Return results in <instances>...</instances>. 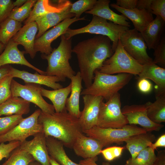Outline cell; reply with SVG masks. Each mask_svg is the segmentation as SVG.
Returning <instances> with one entry per match:
<instances>
[{
  "label": "cell",
  "instance_id": "cell-20",
  "mask_svg": "<svg viewBox=\"0 0 165 165\" xmlns=\"http://www.w3.org/2000/svg\"><path fill=\"white\" fill-rule=\"evenodd\" d=\"M110 6L122 13L132 22L134 29L141 33L144 31L154 19L152 14L147 10L137 8L126 9L120 7L115 3Z\"/></svg>",
  "mask_w": 165,
  "mask_h": 165
},
{
  "label": "cell",
  "instance_id": "cell-21",
  "mask_svg": "<svg viewBox=\"0 0 165 165\" xmlns=\"http://www.w3.org/2000/svg\"><path fill=\"white\" fill-rule=\"evenodd\" d=\"M72 4L59 12L49 13L38 17L35 21L38 28L35 39L39 38L49 29L65 19L75 17V14L70 12Z\"/></svg>",
  "mask_w": 165,
  "mask_h": 165
},
{
  "label": "cell",
  "instance_id": "cell-18",
  "mask_svg": "<svg viewBox=\"0 0 165 165\" xmlns=\"http://www.w3.org/2000/svg\"><path fill=\"white\" fill-rule=\"evenodd\" d=\"M38 28L35 21L24 24L11 39L15 42L22 45L25 53L28 54L32 59L36 53L34 50V44Z\"/></svg>",
  "mask_w": 165,
  "mask_h": 165
},
{
  "label": "cell",
  "instance_id": "cell-35",
  "mask_svg": "<svg viewBox=\"0 0 165 165\" xmlns=\"http://www.w3.org/2000/svg\"><path fill=\"white\" fill-rule=\"evenodd\" d=\"M36 1V0H28L22 6L14 8L8 18L22 23L28 18Z\"/></svg>",
  "mask_w": 165,
  "mask_h": 165
},
{
  "label": "cell",
  "instance_id": "cell-15",
  "mask_svg": "<svg viewBox=\"0 0 165 165\" xmlns=\"http://www.w3.org/2000/svg\"><path fill=\"white\" fill-rule=\"evenodd\" d=\"M30 141L20 143V146L26 150L35 160L42 165H51L46 143V137L43 131L38 133Z\"/></svg>",
  "mask_w": 165,
  "mask_h": 165
},
{
  "label": "cell",
  "instance_id": "cell-44",
  "mask_svg": "<svg viewBox=\"0 0 165 165\" xmlns=\"http://www.w3.org/2000/svg\"><path fill=\"white\" fill-rule=\"evenodd\" d=\"M138 0H117L116 4L121 8L131 9L136 8Z\"/></svg>",
  "mask_w": 165,
  "mask_h": 165
},
{
  "label": "cell",
  "instance_id": "cell-28",
  "mask_svg": "<svg viewBox=\"0 0 165 165\" xmlns=\"http://www.w3.org/2000/svg\"><path fill=\"white\" fill-rule=\"evenodd\" d=\"M30 103L21 97L11 96L0 105V117L27 114L30 111Z\"/></svg>",
  "mask_w": 165,
  "mask_h": 165
},
{
  "label": "cell",
  "instance_id": "cell-42",
  "mask_svg": "<svg viewBox=\"0 0 165 165\" xmlns=\"http://www.w3.org/2000/svg\"><path fill=\"white\" fill-rule=\"evenodd\" d=\"M150 9L152 14L160 16L165 21V0H152Z\"/></svg>",
  "mask_w": 165,
  "mask_h": 165
},
{
  "label": "cell",
  "instance_id": "cell-24",
  "mask_svg": "<svg viewBox=\"0 0 165 165\" xmlns=\"http://www.w3.org/2000/svg\"><path fill=\"white\" fill-rule=\"evenodd\" d=\"M71 90L70 97L67 98L65 106L67 112L75 117L79 119L81 111L79 100L82 89V79L79 71L71 78Z\"/></svg>",
  "mask_w": 165,
  "mask_h": 165
},
{
  "label": "cell",
  "instance_id": "cell-30",
  "mask_svg": "<svg viewBox=\"0 0 165 165\" xmlns=\"http://www.w3.org/2000/svg\"><path fill=\"white\" fill-rule=\"evenodd\" d=\"M46 143L50 157L60 165H79L67 155L62 142L51 137H46Z\"/></svg>",
  "mask_w": 165,
  "mask_h": 165
},
{
  "label": "cell",
  "instance_id": "cell-11",
  "mask_svg": "<svg viewBox=\"0 0 165 165\" xmlns=\"http://www.w3.org/2000/svg\"><path fill=\"white\" fill-rule=\"evenodd\" d=\"M41 111L40 109L35 110L31 115L24 118L9 132L0 136V143L13 141L21 143L29 137L42 132V126L38 122Z\"/></svg>",
  "mask_w": 165,
  "mask_h": 165
},
{
  "label": "cell",
  "instance_id": "cell-38",
  "mask_svg": "<svg viewBox=\"0 0 165 165\" xmlns=\"http://www.w3.org/2000/svg\"><path fill=\"white\" fill-rule=\"evenodd\" d=\"M13 79L11 75H9L0 81V105L12 96L10 87Z\"/></svg>",
  "mask_w": 165,
  "mask_h": 165
},
{
  "label": "cell",
  "instance_id": "cell-13",
  "mask_svg": "<svg viewBox=\"0 0 165 165\" xmlns=\"http://www.w3.org/2000/svg\"><path fill=\"white\" fill-rule=\"evenodd\" d=\"M148 102L142 105H126L121 110L123 114L127 118L130 124L140 125L147 132L158 131L164 126L155 123L147 116Z\"/></svg>",
  "mask_w": 165,
  "mask_h": 165
},
{
  "label": "cell",
  "instance_id": "cell-49",
  "mask_svg": "<svg viewBox=\"0 0 165 165\" xmlns=\"http://www.w3.org/2000/svg\"><path fill=\"white\" fill-rule=\"evenodd\" d=\"M105 159L108 161H111L115 159L110 147L102 150L100 152Z\"/></svg>",
  "mask_w": 165,
  "mask_h": 165
},
{
  "label": "cell",
  "instance_id": "cell-23",
  "mask_svg": "<svg viewBox=\"0 0 165 165\" xmlns=\"http://www.w3.org/2000/svg\"><path fill=\"white\" fill-rule=\"evenodd\" d=\"M138 75V79H149L155 82L156 97L165 94V68L153 63L145 64Z\"/></svg>",
  "mask_w": 165,
  "mask_h": 165
},
{
  "label": "cell",
  "instance_id": "cell-14",
  "mask_svg": "<svg viewBox=\"0 0 165 165\" xmlns=\"http://www.w3.org/2000/svg\"><path fill=\"white\" fill-rule=\"evenodd\" d=\"M82 99L84 108L79 119L83 131L97 126L104 99L101 96L89 94L83 95Z\"/></svg>",
  "mask_w": 165,
  "mask_h": 165
},
{
  "label": "cell",
  "instance_id": "cell-1",
  "mask_svg": "<svg viewBox=\"0 0 165 165\" xmlns=\"http://www.w3.org/2000/svg\"><path fill=\"white\" fill-rule=\"evenodd\" d=\"M111 42L108 37L98 35L79 42L72 49L86 88L92 83L95 71L114 53Z\"/></svg>",
  "mask_w": 165,
  "mask_h": 165
},
{
  "label": "cell",
  "instance_id": "cell-54",
  "mask_svg": "<svg viewBox=\"0 0 165 165\" xmlns=\"http://www.w3.org/2000/svg\"><path fill=\"white\" fill-rule=\"evenodd\" d=\"M50 161L51 165H60L50 157Z\"/></svg>",
  "mask_w": 165,
  "mask_h": 165
},
{
  "label": "cell",
  "instance_id": "cell-19",
  "mask_svg": "<svg viewBox=\"0 0 165 165\" xmlns=\"http://www.w3.org/2000/svg\"><path fill=\"white\" fill-rule=\"evenodd\" d=\"M103 147L98 140L83 133L77 138L72 148L77 156L86 159L97 156Z\"/></svg>",
  "mask_w": 165,
  "mask_h": 165
},
{
  "label": "cell",
  "instance_id": "cell-17",
  "mask_svg": "<svg viewBox=\"0 0 165 165\" xmlns=\"http://www.w3.org/2000/svg\"><path fill=\"white\" fill-rule=\"evenodd\" d=\"M18 44L10 40L6 45L4 51L0 55V68L10 64L24 65L32 69L41 75H46L43 71L30 63L24 56V51H21Z\"/></svg>",
  "mask_w": 165,
  "mask_h": 165
},
{
  "label": "cell",
  "instance_id": "cell-5",
  "mask_svg": "<svg viewBox=\"0 0 165 165\" xmlns=\"http://www.w3.org/2000/svg\"><path fill=\"white\" fill-rule=\"evenodd\" d=\"M129 28L115 24L100 17L93 15L90 22L87 25L78 29L69 28L64 34L67 39L79 34L87 33L106 36L112 42V46L114 52L116 49L119 38L124 31Z\"/></svg>",
  "mask_w": 165,
  "mask_h": 165
},
{
  "label": "cell",
  "instance_id": "cell-37",
  "mask_svg": "<svg viewBox=\"0 0 165 165\" xmlns=\"http://www.w3.org/2000/svg\"><path fill=\"white\" fill-rule=\"evenodd\" d=\"M96 0H79L72 4L70 12L74 14L77 18H79L81 14L90 10L97 2Z\"/></svg>",
  "mask_w": 165,
  "mask_h": 165
},
{
  "label": "cell",
  "instance_id": "cell-22",
  "mask_svg": "<svg viewBox=\"0 0 165 165\" xmlns=\"http://www.w3.org/2000/svg\"><path fill=\"white\" fill-rule=\"evenodd\" d=\"M110 2L109 0L97 1L92 9L85 13L100 17L115 24L129 28L130 25L127 21L128 19L123 15L117 14L112 10L109 7Z\"/></svg>",
  "mask_w": 165,
  "mask_h": 165
},
{
  "label": "cell",
  "instance_id": "cell-53",
  "mask_svg": "<svg viewBox=\"0 0 165 165\" xmlns=\"http://www.w3.org/2000/svg\"><path fill=\"white\" fill-rule=\"evenodd\" d=\"M28 165H42L38 162L34 160L30 162Z\"/></svg>",
  "mask_w": 165,
  "mask_h": 165
},
{
  "label": "cell",
  "instance_id": "cell-12",
  "mask_svg": "<svg viewBox=\"0 0 165 165\" xmlns=\"http://www.w3.org/2000/svg\"><path fill=\"white\" fill-rule=\"evenodd\" d=\"M86 20L85 16L79 18L75 17L67 18L46 31L39 38L35 39L34 44L35 52L36 53L40 52L42 54L47 55L50 54L53 50L51 44L54 40L64 34L73 23L80 20Z\"/></svg>",
  "mask_w": 165,
  "mask_h": 165
},
{
  "label": "cell",
  "instance_id": "cell-36",
  "mask_svg": "<svg viewBox=\"0 0 165 165\" xmlns=\"http://www.w3.org/2000/svg\"><path fill=\"white\" fill-rule=\"evenodd\" d=\"M23 119V116L20 115L0 117V136L9 132Z\"/></svg>",
  "mask_w": 165,
  "mask_h": 165
},
{
  "label": "cell",
  "instance_id": "cell-33",
  "mask_svg": "<svg viewBox=\"0 0 165 165\" xmlns=\"http://www.w3.org/2000/svg\"><path fill=\"white\" fill-rule=\"evenodd\" d=\"M34 160L33 156L20 145L1 165H28Z\"/></svg>",
  "mask_w": 165,
  "mask_h": 165
},
{
  "label": "cell",
  "instance_id": "cell-39",
  "mask_svg": "<svg viewBox=\"0 0 165 165\" xmlns=\"http://www.w3.org/2000/svg\"><path fill=\"white\" fill-rule=\"evenodd\" d=\"M154 58L153 62L158 66L165 68V37L163 35L158 45L154 49Z\"/></svg>",
  "mask_w": 165,
  "mask_h": 165
},
{
  "label": "cell",
  "instance_id": "cell-6",
  "mask_svg": "<svg viewBox=\"0 0 165 165\" xmlns=\"http://www.w3.org/2000/svg\"><path fill=\"white\" fill-rule=\"evenodd\" d=\"M142 68V65L126 52L119 40L112 55L106 60L97 70L109 75L125 73L138 75Z\"/></svg>",
  "mask_w": 165,
  "mask_h": 165
},
{
  "label": "cell",
  "instance_id": "cell-48",
  "mask_svg": "<svg viewBox=\"0 0 165 165\" xmlns=\"http://www.w3.org/2000/svg\"><path fill=\"white\" fill-rule=\"evenodd\" d=\"M152 165H165V151L158 152L156 160Z\"/></svg>",
  "mask_w": 165,
  "mask_h": 165
},
{
  "label": "cell",
  "instance_id": "cell-55",
  "mask_svg": "<svg viewBox=\"0 0 165 165\" xmlns=\"http://www.w3.org/2000/svg\"><path fill=\"white\" fill-rule=\"evenodd\" d=\"M5 47L6 46L0 42V53H1L4 49Z\"/></svg>",
  "mask_w": 165,
  "mask_h": 165
},
{
  "label": "cell",
  "instance_id": "cell-16",
  "mask_svg": "<svg viewBox=\"0 0 165 165\" xmlns=\"http://www.w3.org/2000/svg\"><path fill=\"white\" fill-rule=\"evenodd\" d=\"M13 78H17L22 79L25 83H33L43 85L56 90L63 88V86L58 82L60 79L56 76L41 75L36 72L32 74L24 70H20L11 66L9 74Z\"/></svg>",
  "mask_w": 165,
  "mask_h": 165
},
{
  "label": "cell",
  "instance_id": "cell-8",
  "mask_svg": "<svg viewBox=\"0 0 165 165\" xmlns=\"http://www.w3.org/2000/svg\"><path fill=\"white\" fill-rule=\"evenodd\" d=\"M120 95L118 92L102 103L97 126L103 128H121L128 124L121 112Z\"/></svg>",
  "mask_w": 165,
  "mask_h": 165
},
{
  "label": "cell",
  "instance_id": "cell-2",
  "mask_svg": "<svg viewBox=\"0 0 165 165\" xmlns=\"http://www.w3.org/2000/svg\"><path fill=\"white\" fill-rule=\"evenodd\" d=\"M38 122L46 137H53L69 148H72L77 138L83 133L79 119L67 111L51 114L41 111Z\"/></svg>",
  "mask_w": 165,
  "mask_h": 165
},
{
  "label": "cell",
  "instance_id": "cell-46",
  "mask_svg": "<svg viewBox=\"0 0 165 165\" xmlns=\"http://www.w3.org/2000/svg\"><path fill=\"white\" fill-rule=\"evenodd\" d=\"M152 1V0H138L136 8L145 9L151 12L150 7Z\"/></svg>",
  "mask_w": 165,
  "mask_h": 165
},
{
  "label": "cell",
  "instance_id": "cell-29",
  "mask_svg": "<svg viewBox=\"0 0 165 165\" xmlns=\"http://www.w3.org/2000/svg\"><path fill=\"white\" fill-rule=\"evenodd\" d=\"M71 84L67 86L53 90H49L42 87V96L49 99L53 103L55 112L59 113L67 111L65 106L66 100L71 93Z\"/></svg>",
  "mask_w": 165,
  "mask_h": 165
},
{
  "label": "cell",
  "instance_id": "cell-41",
  "mask_svg": "<svg viewBox=\"0 0 165 165\" xmlns=\"http://www.w3.org/2000/svg\"><path fill=\"white\" fill-rule=\"evenodd\" d=\"M13 1L0 0V24L8 18L14 8Z\"/></svg>",
  "mask_w": 165,
  "mask_h": 165
},
{
  "label": "cell",
  "instance_id": "cell-4",
  "mask_svg": "<svg viewBox=\"0 0 165 165\" xmlns=\"http://www.w3.org/2000/svg\"><path fill=\"white\" fill-rule=\"evenodd\" d=\"M132 76L125 73L109 75L96 70L92 83L89 87L83 89L81 95L101 96L106 101L127 84Z\"/></svg>",
  "mask_w": 165,
  "mask_h": 165
},
{
  "label": "cell",
  "instance_id": "cell-40",
  "mask_svg": "<svg viewBox=\"0 0 165 165\" xmlns=\"http://www.w3.org/2000/svg\"><path fill=\"white\" fill-rule=\"evenodd\" d=\"M20 142L17 141H10L7 144L0 143V161L4 158L7 159L12 152L20 146Z\"/></svg>",
  "mask_w": 165,
  "mask_h": 165
},
{
  "label": "cell",
  "instance_id": "cell-10",
  "mask_svg": "<svg viewBox=\"0 0 165 165\" xmlns=\"http://www.w3.org/2000/svg\"><path fill=\"white\" fill-rule=\"evenodd\" d=\"M42 87L41 85L33 83L22 85L13 79L10 87L12 96L21 97L36 105L42 112L52 114L55 112L54 107L43 98L41 93Z\"/></svg>",
  "mask_w": 165,
  "mask_h": 165
},
{
  "label": "cell",
  "instance_id": "cell-31",
  "mask_svg": "<svg viewBox=\"0 0 165 165\" xmlns=\"http://www.w3.org/2000/svg\"><path fill=\"white\" fill-rule=\"evenodd\" d=\"M156 98L154 102L148 101L147 116L153 122L161 124L165 122V94Z\"/></svg>",
  "mask_w": 165,
  "mask_h": 165
},
{
  "label": "cell",
  "instance_id": "cell-27",
  "mask_svg": "<svg viewBox=\"0 0 165 165\" xmlns=\"http://www.w3.org/2000/svg\"><path fill=\"white\" fill-rule=\"evenodd\" d=\"M156 139L155 135L147 132L132 136L127 139L125 147L130 152L132 159H134L139 152L150 145Z\"/></svg>",
  "mask_w": 165,
  "mask_h": 165
},
{
  "label": "cell",
  "instance_id": "cell-25",
  "mask_svg": "<svg viewBox=\"0 0 165 165\" xmlns=\"http://www.w3.org/2000/svg\"><path fill=\"white\" fill-rule=\"evenodd\" d=\"M49 0H37L28 18L24 21V24L35 21L39 17L52 12H59L72 4L69 0L57 1V4L54 5Z\"/></svg>",
  "mask_w": 165,
  "mask_h": 165
},
{
  "label": "cell",
  "instance_id": "cell-26",
  "mask_svg": "<svg viewBox=\"0 0 165 165\" xmlns=\"http://www.w3.org/2000/svg\"><path fill=\"white\" fill-rule=\"evenodd\" d=\"M165 22L160 16H156L146 29L141 32L148 49L154 50L162 36Z\"/></svg>",
  "mask_w": 165,
  "mask_h": 165
},
{
  "label": "cell",
  "instance_id": "cell-51",
  "mask_svg": "<svg viewBox=\"0 0 165 165\" xmlns=\"http://www.w3.org/2000/svg\"><path fill=\"white\" fill-rule=\"evenodd\" d=\"M11 66L6 65L0 68V81L4 77L9 75Z\"/></svg>",
  "mask_w": 165,
  "mask_h": 165
},
{
  "label": "cell",
  "instance_id": "cell-32",
  "mask_svg": "<svg viewBox=\"0 0 165 165\" xmlns=\"http://www.w3.org/2000/svg\"><path fill=\"white\" fill-rule=\"evenodd\" d=\"M22 26L21 22L7 18L0 24V42L6 46Z\"/></svg>",
  "mask_w": 165,
  "mask_h": 165
},
{
  "label": "cell",
  "instance_id": "cell-52",
  "mask_svg": "<svg viewBox=\"0 0 165 165\" xmlns=\"http://www.w3.org/2000/svg\"><path fill=\"white\" fill-rule=\"evenodd\" d=\"M28 0H16L13 3L14 7H19L24 5Z\"/></svg>",
  "mask_w": 165,
  "mask_h": 165
},
{
  "label": "cell",
  "instance_id": "cell-50",
  "mask_svg": "<svg viewBox=\"0 0 165 165\" xmlns=\"http://www.w3.org/2000/svg\"><path fill=\"white\" fill-rule=\"evenodd\" d=\"M115 159L120 157L125 147L114 146L110 147Z\"/></svg>",
  "mask_w": 165,
  "mask_h": 165
},
{
  "label": "cell",
  "instance_id": "cell-47",
  "mask_svg": "<svg viewBox=\"0 0 165 165\" xmlns=\"http://www.w3.org/2000/svg\"><path fill=\"white\" fill-rule=\"evenodd\" d=\"M153 149L155 150L159 147H165V134L160 136L154 143H152L149 146Z\"/></svg>",
  "mask_w": 165,
  "mask_h": 165
},
{
  "label": "cell",
  "instance_id": "cell-9",
  "mask_svg": "<svg viewBox=\"0 0 165 165\" xmlns=\"http://www.w3.org/2000/svg\"><path fill=\"white\" fill-rule=\"evenodd\" d=\"M119 40L126 52L140 64L153 63L147 53V47L141 34L135 29L124 31Z\"/></svg>",
  "mask_w": 165,
  "mask_h": 165
},
{
  "label": "cell",
  "instance_id": "cell-43",
  "mask_svg": "<svg viewBox=\"0 0 165 165\" xmlns=\"http://www.w3.org/2000/svg\"><path fill=\"white\" fill-rule=\"evenodd\" d=\"M138 89L141 92L147 94L150 92L152 88L151 82L147 79H139L137 83Z\"/></svg>",
  "mask_w": 165,
  "mask_h": 165
},
{
  "label": "cell",
  "instance_id": "cell-45",
  "mask_svg": "<svg viewBox=\"0 0 165 165\" xmlns=\"http://www.w3.org/2000/svg\"><path fill=\"white\" fill-rule=\"evenodd\" d=\"M97 156L84 159L80 160L79 163V165H98L96 162L97 160ZM101 165H111L109 162H103Z\"/></svg>",
  "mask_w": 165,
  "mask_h": 165
},
{
  "label": "cell",
  "instance_id": "cell-34",
  "mask_svg": "<svg viewBox=\"0 0 165 165\" xmlns=\"http://www.w3.org/2000/svg\"><path fill=\"white\" fill-rule=\"evenodd\" d=\"M154 151L148 147L140 151L134 159L129 158L125 165H152L156 157Z\"/></svg>",
  "mask_w": 165,
  "mask_h": 165
},
{
  "label": "cell",
  "instance_id": "cell-3",
  "mask_svg": "<svg viewBox=\"0 0 165 165\" xmlns=\"http://www.w3.org/2000/svg\"><path fill=\"white\" fill-rule=\"evenodd\" d=\"M72 38L67 39L64 34L61 36V41L58 47L54 48L49 55L42 54L41 58L48 63L46 75L56 76L61 81L66 78L70 79L76 73L69 62L72 57Z\"/></svg>",
  "mask_w": 165,
  "mask_h": 165
},
{
  "label": "cell",
  "instance_id": "cell-7",
  "mask_svg": "<svg viewBox=\"0 0 165 165\" xmlns=\"http://www.w3.org/2000/svg\"><path fill=\"white\" fill-rule=\"evenodd\" d=\"M147 132L142 128L134 124H127L121 128H103L94 126L83 131L87 136L99 141L104 147L113 143L122 144L130 137Z\"/></svg>",
  "mask_w": 165,
  "mask_h": 165
}]
</instances>
